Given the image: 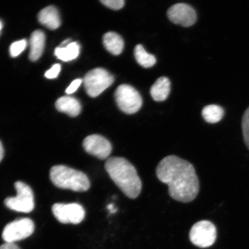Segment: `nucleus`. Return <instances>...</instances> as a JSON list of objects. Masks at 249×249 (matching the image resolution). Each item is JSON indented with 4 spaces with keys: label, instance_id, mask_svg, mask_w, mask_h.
Masks as SVG:
<instances>
[{
    "label": "nucleus",
    "instance_id": "nucleus-1",
    "mask_svg": "<svg viewBox=\"0 0 249 249\" xmlns=\"http://www.w3.org/2000/svg\"><path fill=\"white\" fill-rule=\"evenodd\" d=\"M156 174L160 181L169 186L171 198L179 202H191L200 189L194 166L175 155L165 157L158 164Z\"/></svg>",
    "mask_w": 249,
    "mask_h": 249
},
{
    "label": "nucleus",
    "instance_id": "nucleus-2",
    "mask_svg": "<svg viewBox=\"0 0 249 249\" xmlns=\"http://www.w3.org/2000/svg\"><path fill=\"white\" fill-rule=\"evenodd\" d=\"M110 178L127 197L135 199L142 189V182L136 168L124 158L111 157L105 164Z\"/></svg>",
    "mask_w": 249,
    "mask_h": 249
},
{
    "label": "nucleus",
    "instance_id": "nucleus-3",
    "mask_svg": "<svg viewBox=\"0 0 249 249\" xmlns=\"http://www.w3.org/2000/svg\"><path fill=\"white\" fill-rule=\"evenodd\" d=\"M50 178L57 188L74 192H86L91 186L89 178L85 173L64 165L52 167L50 171Z\"/></svg>",
    "mask_w": 249,
    "mask_h": 249
},
{
    "label": "nucleus",
    "instance_id": "nucleus-4",
    "mask_svg": "<svg viewBox=\"0 0 249 249\" xmlns=\"http://www.w3.org/2000/svg\"><path fill=\"white\" fill-rule=\"evenodd\" d=\"M114 77L104 68L89 71L83 80L86 91L90 97L95 98L113 85Z\"/></svg>",
    "mask_w": 249,
    "mask_h": 249
},
{
    "label": "nucleus",
    "instance_id": "nucleus-5",
    "mask_svg": "<svg viewBox=\"0 0 249 249\" xmlns=\"http://www.w3.org/2000/svg\"><path fill=\"white\" fill-rule=\"evenodd\" d=\"M15 188L17 191L16 197H10L5 199V206L11 210L19 213H30L35 206L34 197L32 189L26 183L18 181L15 183Z\"/></svg>",
    "mask_w": 249,
    "mask_h": 249
},
{
    "label": "nucleus",
    "instance_id": "nucleus-6",
    "mask_svg": "<svg viewBox=\"0 0 249 249\" xmlns=\"http://www.w3.org/2000/svg\"><path fill=\"white\" fill-rule=\"evenodd\" d=\"M115 98L118 107L127 114L136 113L142 107L141 95L131 86L122 85L118 86L115 92Z\"/></svg>",
    "mask_w": 249,
    "mask_h": 249
},
{
    "label": "nucleus",
    "instance_id": "nucleus-7",
    "mask_svg": "<svg viewBox=\"0 0 249 249\" xmlns=\"http://www.w3.org/2000/svg\"><path fill=\"white\" fill-rule=\"evenodd\" d=\"M216 237V227L208 220H201L195 224L189 233L190 240L192 244L200 248L211 247Z\"/></svg>",
    "mask_w": 249,
    "mask_h": 249
},
{
    "label": "nucleus",
    "instance_id": "nucleus-8",
    "mask_svg": "<svg viewBox=\"0 0 249 249\" xmlns=\"http://www.w3.org/2000/svg\"><path fill=\"white\" fill-rule=\"evenodd\" d=\"M35 226L29 218H22L8 224L2 233V238L7 243H14L26 239L33 234Z\"/></svg>",
    "mask_w": 249,
    "mask_h": 249
},
{
    "label": "nucleus",
    "instance_id": "nucleus-9",
    "mask_svg": "<svg viewBox=\"0 0 249 249\" xmlns=\"http://www.w3.org/2000/svg\"><path fill=\"white\" fill-rule=\"evenodd\" d=\"M52 213L59 222L64 224L78 225L85 219V210L77 203H57L53 205Z\"/></svg>",
    "mask_w": 249,
    "mask_h": 249
},
{
    "label": "nucleus",
    "instance_id": "nucleus-10",
    "mask_svg": "<svg viewBox=\"0 0 249 249\" xmlns=\"http://www.w3.org/2000/svg\"><path fill=\"white\" fill-rule=\"evenodd\" d=\"M83 147L87 153L101 160H107L113 149L111 142L99 135L87 136L83 140Z\"/></svg>",
    "mask_w": 249,
    "mask_h": 249
},
{
    "label": "nucleus",
    "instance_id": "nucleus-11",
    "mask_svg": "<svg viewBox=\"0 0 249 249\" xmlns=\"http://www.w3.org/2000/svg\"><path fill=\"white\" fill-rule=\"evenodd\" d=\"M168 18L170 21L183 27L194 25L197 20V14L191 6L179 3L171 7L167 11Z\"/></svg>",
    "mask_w": 249,
    "mask_h": 249
},
{
    "label": "nucleus",
    "instance_id": "nucleus-12",
    "mask_svg": "<svg viewBox=\"0 0 249 249\" xmlns=\"http://www.w3.org/2000/svg\"><path fill=\"white\" fill-rule=\"evenodd\" d=\"M56 108L71 117H75L82 111V106L76 98L71 96H62L55 103Z\"/></svg>",
    "mask_w": 249,
    "mask_h": 249
},
{
    "label": "nucleus",
    "instance_id": "nucleus-13",
    "mask_svg": "<svg viewBox=\"0 0 249 249\" xmlns=\"http://www.w3.org/2000/svg\"><path fill=\"white\" fill-rule=\"evenodd\" d=\"M38 20L40 24L52 30L58 29L61 24L58 11L53 6L43 9L38 14Z\"/></svg>",
    "mask_w": 249,
    "mask_h": 249
},
{
    "label": "nucleus",
    "instance_id": "nucleus-14",
    "mask_svg": "<svg viewBox=\"0 0 249 249\" xmlns=\"http://www.w3.org/2000/svg\"><path fill=\"white\" fill-rule=\"evenodd\" d=\"M46 37L44 33L40 30L34 31L31 34L30 43L29 58L31 61H36L41 57L45 45Z\"/></svg>",
    "mask_w": 249,
    "mask_h": 249
},
{
    "label": "nucleus",
    "instance_id": "nucleus-15",
    "mask_svg": "<svg viewBox=\"0 0 249 249\" xmlns=\"http://www.w3.org/2000/svg\"><path fill=\"white\" fill-rule=\"evenodd\" d=\"M170 82L166 77H161L151 87L150 93L152 98L157 102L166 100L170 92Z\"/></svg>",
    "mask_w": 249,
    "mask_h": 249
},
{
    "label": "nucleus",
    "instance_id": "nucleus-16",
    "mask_svg": "<svg viewBox=\"0 0 249 249\" xmlns=\"http://www.w3.org/2000/svg\"><path fill=\"white\" fill-rule=\"evenodd\" d=\"M103 43L106 49L114 55H120L124 48V40L118 34L114 32L106 33L103 37Z\"/></svg>",
    "mask_w": 249,
    "mask_h": 249
},
{
    "label": "nucleus",
    "instance_id": "nucleus-17",
    "mask_svg": "<svg viewBox=\"0 0 249 249\" xmlns=\"http://www.w3.org/2000/svg\"><path fill=\"white\" fill-rule=\"evenodd\" d=\"M80 46L76 42H71L65 46L58 47L54 53L60 60L67 62L76 59L79 55Z\"/></svg>",
    "mask_w": 249,
    "mask_h": 249
},
{
    "label": "nucleus",
    "instance_id": "nucleus-18",
    "mask_svg": "<svg viewBox=\"0 0 249 249\" xmlns=\"http://www.w3.org/2000/svg\"><path fill=\"white\" fill-rule=\"evenodd\" d=\"M225 115L223 108L216 105L206 106L202 111V116L206 122L215 124L222 120Z\"/></svg>",
    "mask_w": 249,
    "mask_h": 249
},
{
    "label": "nucleus",
    "instance_id": "nucleus-19",
    "mask_svg": "<svg viewBox=\"0 0 249 249\" xmlns=\"http://www.w3.org/2000/svg\"><path fill=\"white\" fill-rule=\"evenodd\" d=\"M135 56L137 62L142 67L145 68L153 67L157 62L155 56L148 53L142 45H138L136 46Z\"/></svg>",
    "mask_w": 249,
    "mask_h": 249
},
{
    "label": "nucleus",
    "instance_id": "nucleus-20",
    "mask_svg": "<svg viewBox=\"0 0 249 249\" xmlns=\"http://www.w3.org/2000/svg\"><path fill=\"white\" fill-rule=\"evenodd\" d=\"M242 129L245 145L249 150V107L243 115Z\"/></svg>",
    "mask_w": 249,
    "mask_h": 249
},
{
    "label": "nucleus",
    "instance_id": "nucleus-21",
    "mask_svg": "<svg viewBox=\"0 0 249 249\" xmlns=\"http://www.w3.org/2000/svg\"><path fill=\"white\" fill-rule=\"evenodd\" d=\"M27 45V40L25 39L18 40L12 43L9 49L12 57H16L20 55L26 48Z\"/></svg>",
    "mask_w": 249,
    "mask_h": 249
},
{
    "label": "nucleus",
    "instance_id": "nucleus-22",
    "mask_svg": "<svg viewBox=\"0 0 249 249\" xmlns=\"http://www.w3.org/2000/svg\"><path fill=\"white\" fill-rule=\"evenodd\" d=\"M101 2L106 7L114 10H118L123 8L124 4V0H101Z\"/></svg>",
    "mask_w": 249,
    "mask_h": 249
},
{
    "label": "nucleus",
    "instance_id": "nucleus-23",
    "mask_svg": "<svg viewBox=\"0 0 249 249\" xmlns=\"http://www.w3.org/2000/svg\"><path fill=\"white\" fill-rule=\"evenodd\" d=\"M61 71V65L59 64H54L51 69L45 73V76L49 79H55L58 76Z\"/></svg>",
    "mask_w": 249,
    "mask_h": 249
},
{
    "label": "nucleus",
    "instance_id": "nucleus-24",
    "mask_svg": "<svg viewBox=\"0 0 249 249\" xmlns=\"http://www.w3.org/2000/svg\"><path fill=\"white\" fill-rule=\"evenodd\" d=\"M82 83V80L81 79H76L73 81L70 86L68 87L66 89L67 94H71V93H73L75 92L78 88L80 86Z\"/></svg>",
    "mask_w": 249,
    "mask_h": 249
},
{
    "label": "nucleus",
    "instance_id": "nucleus-25",
    "mask_svg": "<svg viewBox=\"0 0 249 249\" xmlns=\"http://www.w3.org/2000/svg\"><path fill=\"white\" fill-rule=\"evenodd\" d=\"M0 249H20L14 243H7L0 246Z\"/></svg>",
    "mask_w": 249,
    "mask_h": 249
},
{
    "label": "nucleus",
    "instance_id": "nucleus-26",
    "mask_svg": "<svg viewBox=\"0 0 249 249\" xmlns=\"http://www.w3.org/2000/svg\"><path fill=\"white\" fill-rule=\"evenodd\" d=\"M4 147H3V145L1 141H0V162H1L3 158H4Z\"/></svg>",
    "mask_w": 249,
    "mask_h": 249
},
{
    "label": "nucleus",
    "instance_id": "nucleus-27",
    "mask_svg": "<svg viewBox=\"0 0 249 249\" xmlns=\"http://www.w3.org/2000/svg\"><path fill=\"white\" fill-rule=\"evenodd\" d=\"M107 209L110 211V213H116L117 210L114 209V205L113 204H108L107 206Z\"/></svg>",
    "mask_w": 249,
    "mask_h": 249
},
{
    "label": "nucleus",
    "instance_id": "nucleus-28",
    "mask_svg": "<svg viewBox=\"0 0 249 249\" xmlns=\"http://www.w3.org/2000/svg\"><path fill=\"white\" fill-rule=\"evenodd\" d=\"M2 28V24L1 21H0V32H1Z\"/></svg>",
    "mask_w": 249,
    "mask_h": 249
}]
</instances>
